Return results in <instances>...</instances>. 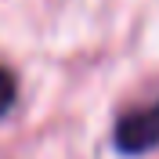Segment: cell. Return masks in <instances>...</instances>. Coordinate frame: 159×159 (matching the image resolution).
<instances>
[{
	"instance_id": "7a4b0ae2",
	"label": "cell",
	"mask_w": 159,
	"mask_h": 159,
	"mask_svg": "<svg viewBox=\"0 0 159 159\" xmlns=\"http://www.w3.org/2000/svg\"><path fill=\"white\" fill-rule=\"evenodd\" d=\"M15 101H18V83H15L11 69L0 65V116H7V112L15 109Z\"/></svg>"
},
{
	"instance_id": "6da1fadb",
	"label": "cell",
	"mask_w": 159,
	"mask_h": 159,
	"mask_svg": "<svg viewBox=\"0 0 159 159\" xmlns=\"http://www.w3.org/2000/svg\"><path fill=\"white\" fill-rule=\"evenodd\" d=\"M112 145L123 156H145L159 148V98L145 109H130L112 127Z\"/></svg>"
}]
</instances>
